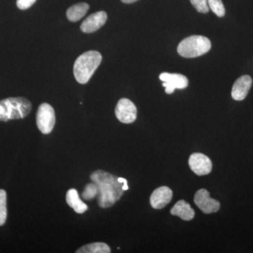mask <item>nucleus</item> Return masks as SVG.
<instances>
[{
	"mask_svg": "<svg viewBox=\"0 0 253 253\" xmlns=\"http://www.w3.org/2000/svg\"><path fill=\"white\" fill-rule=\"evenodd\" d=\"M91 180L98 190V205L100 208L111 207L124 194L123 183L118 181V176L104 170H96L90 176Z\"/></svg>",
	"mask_w": 253,
	"mask_h": 253,
	"instance_id": "nucleus-1",
	"label": "nucleus"
},
{
	"mask_svg": "<svg viewBox=\"0 0 253 253\" xmlns=\"http://www.w3.org/2000/svg\"><path fill=\"white\" fill-rule=\"evenodd\" d=\"M253 84L251 76H243L236 80L231 90V96L236 101H242L246 99Z\"/></svg>",
	"mask_w": 253,
	"mask_h": 253,
	"instance_id": "nucleus-12",
	"label": "nucleus"
},
{
	"mask_svg": "<svg viewBox=\"0 0 253 253\" xmlns=\"http://www.w3.org/2000/svg\"><path fill=\"white\" fill-rule=\"evenodd\" d=\"M209 7L218 17L221 18L225 15V8L221 0H208Z\"/></svg>",
	"mask_w": 253,
	"mask_h": 253,
	"instance_id": "nucleus-18",
	"label": "nucleus"
},
{
	"mask_svg": "<svg viewBox=\"0 0 253 253\" xmlns=\"http://www.w3.org/2000/svg\"><path fill=\"white\" fill-rule=\"evenodd\" d=\"M89 9V4L82 2L73 5L66 11V16L70 21L76 22L84 17Z\"/></svg>",
	"mask_w": 253,
	"mask_h": 253,
	"instance_id": "nucleus-15",
	"label": "nucleus"
},
{
	"mask_svg": "<svg viewBox=\"0 0 253 253\" xmlns=\"http://www.w3.org/2000/svg\"><path fill=\"white\" fill-rule=\"evenodd\" d=\"M172 190L168 186H161L155 189L150 198V204L156 210L163 209L170 203L172 199Z\"/></svg>",
	"mask_w": 253,
	"mask_h": 253,
	"instance_id": "nucleus-10",
	"label": "nucleus"
},
{
	"mask_svg": "<svg viewBox=\"0 0 253 253\" xmlns=\"http://www.w3.org/2000/svg\"><path fill=\"white\" fill-rule=\"evenodd\" d=\"M36 123L38 129L43 134H49L56 123L54 110L52 106L43 103L38 108L36 115Z\"/></svg>",
	"mask_w": 253,
	"mask_h": 253,
	"instance_id": "nucleus-5",
	"label": "nucleus"
},
{
	"mask_svg": "<svg viewBox=\"0 0 253 253\" xmlns=\"http://www.w3.org/2000/svg\"><path fill=\"white\" fill-rule=\"evenodd\" d=\"M136 1L138 0H121V1L125 4H131V3L135 2Z\"/></svg>",
	"mask_w": 253,
	"mask_h": 253,
	"instance_id": "nucleus-22",
	"label": "nucleus"
},
{
	"mask_svg": "<svg viewBox=\"0 0 253 253\" xmlns=\"http://www.w3.org/2000/svg\"><path fill=\"white\" fill-rule=\"evenodd\" d=\"M66 203L78 214H82L87 211V206L80 199L78 191L75 189L68 190L66 194Z\"/></svg>",
	"mask_w": 253,
	"mask_h": 253,
	"instance_id": "nucleus-14",
	"label": "nucleus"
},
{
	"mask_svg": "<svg viewBox=\"0 0 253 253\" xmlns=\"http://www.w3.org/2000/svg\"><path fill=\"white\" fill-rule=\"evenodd\" d=\"M111 249L104 243H93L86 244L76 251L77 253H110Z\"/></svg>",
	"mask_w": 253,
	"mask_h": 253,
	"instance_id": "nucleus-16",
	"label": "nucleus"
},
{
	"mask_svg": "<svg viewBox=\"0 0 253 253\" xmlns=\"http://www.w3.org/2000/svg\"><path fill=\"white\" fill-rule=\"evenodd\" d=\"M194 203L205 214L217 212L220 209V203L212 199L210 193L205 189H199L194 196Z\"/></svg>",
	"mask_w": 253,
	"mask_h": 253,
	"instance_id": "nucleus-6",
	"label": "nucleus"
},
{
	"mask_svg": "<svg viewBox=\"0 0 253 253\" xmlns=\"http://www.w3.org/2000/svg\"><path fill=\"white\" fill-rule=\"evenodd\" d=\"M159 78L163 82V86L166 87V92L168 94H172L175 89H185L189 84L188 78L178 73H163Z\"/></svg>",
	"mask_w": 253,
	"mask_h": 253,
	"instance_id": "nucleus-8",
	"label": "nucleus"
},
{
	"mask_svg": "<svg viewBox=\"0 0 253 253\" xmlns=\"http://www.w3.org/2000/svg\"><path fill=\"white\" fill-rule=\"evenodd\" d=\"M115 112L118 121L126 124H130L136 119L137 110L130 100L121 99L118 102Z\"/></svg>",
	"mask_w": 253,
	"mask_h": 253,
	"instance_id": "nucleus-7",
	"label": "nucleus"
},
{
	"mask_svg": "<svg viewBox=\"0 0 253 253\" xmlns=\"http://www.w3.org/2000/svg\"><path fill=\"white\" fill-rule=\"evenodd\" d=\"M32 104L23 97H10L0 101V121L21 119L31 113Z\"/></svg>",
	"mask_w": 253,
	"mask_h": 253,
	"instance_id": "nucleus-3",
	"label": "nucleus"
},
{
	"mask_svg": "<svg viewBox=\"0 0 253 253\" xmlns=\"http://www.w3.org/2000/svg\"><path fill=\"white\" fill-rule=\"evenodd\" d=\"M6 216H7L6 193L4 190L0 189V226L4 224Z\"/></svg>",
	"mask_w": 253,
	"mask_h": 253,
	"instance_id": "nucleus-17",
	"label": "nucleus"
},
{
	"mask_svg": "<svg viewBox=\"0 0 253 253\" xmlns=\"http://www.w3.org/2000/svg\"><path fill=\"white\" fill-rule=\"evenodd\" d=\"M36 1V0H17L16 5L20 9L25 10L29 9Z\"/></svg>",
	"mask_w": 253,
	"mask_h": 253,
	"instance_id": "nucleus-21",
	"label": "nucleus"
},
{
	"mask_svg": "<svg viewBox=\"0 0 253 253\" xmlns=\"http://www.w3.org/2000/svg\"><path fill=\"white\" fill-rule=\"evenodd\" d=\"M107 21V14L105 11H98L88 16L82 23L81 29L83 33H91L102 27Z\"/></svg>",
	"mask_w": 253,
	"mask_h": 253,
	"instance_id": "nucleus-11",
	"label": "nucleus"
},
{
	"mask_svg": "<svg viewBox=\"0 0 253 253\" xmlns=\"http://www.w3.org/2000/svg\"><path fill=\"white\" fill-rule=\"evenodd\" d=\"M189 167L198 176L207 175L212 171V163L209 158L201 153H194L190 156Z\"/></svg>",
	"mask_w": 253,
	"mask_h": 253,
	"instance_id": "nucleus-9",
	"label": "nucleus"
},
{
	"mask_svg": "<svg viewBox=\"0 0 253 253\" xmlns=\"http://www.w3.org/2000/svg\"><path fill=\"white\" fill-rule=\"evenodd\" d=\"M97 188L93 183V184H88L85 186L84 191L82 194V197L86 201H89V200L94 199L96 196H97Z\"/></svg>",
	"mask_w": 253,
	"mask_h": 253,
	"instance_id": "nucleus-19",
	"label": "nucleus"
},
{
	"mask_svg": "<svg viewBox=\"0 0 253 253\" xmlns=\"http://www.w3.org/2000/svg\"><path fill=\"white\" fill-rule=\"evenodd\" d=\"M102 60L99 51H89L81 55L73 66V73L76 81L81 84H86L90 80Z\"/></svg>",
	"mask_w": 253,
	"mask_h": 253,
	"instance_id": "nucleus-2",
	"label": "nucleus"
},
{
	"mask_svg": "<svg viewBox=\"0 0 253 253\" xmlns=\"http://www.w3.org/2000/svg\"><path fill=\"white\" fill-rule=\"evenodd\" d=\"M171 214L177 216L184 221H191L195 217V211L189 204L184 200L178 201L170 210Z\"/></svg>",
	"mask_w": 253,
	"mask_h": 253,
	"instance_id": "nucleus-13",
	"label": "nucleus"
},
{
	"mask_svg": "<svg viewBox=\"0 0 253 253\" xmlns=\"http://www.w3.org/2000/svg\"><path fill=\"white\" fill-rule=\"evenodd\" d=\"M191 4L199 13L206 14L209 11V5L208 0H190Z\"/></svg>",
	"mask_w": 253,
	"mask_h": 253,
	"instance_id": "nucleus-20",
	"label": "nucleus"
},
{
	"mask_svg": "<svg viewBox=\"0 0 253 253\" xmlns=\"http://www.w3.org/2000/svg\"><path fill=\"white\" fill-rule=\"evenodd\" d=\"M211 49V41L201 36L188 37L179 43L177 52L182 57L196 58L208 53Z\"/></svg>",
	"mask_w": 253,
	"mask_h": 253,
	"instance_id": "nucleus-4",
	"label": "nucleus"
}]
</instances>
